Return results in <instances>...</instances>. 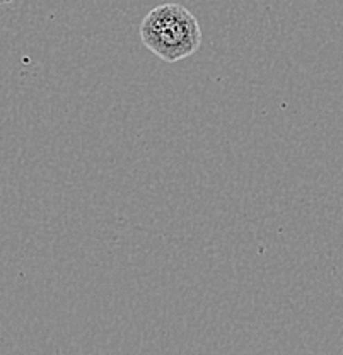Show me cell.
<instances>
[{"label":"cell","mask_w":343,"mask_h":355,"mask_svg":"<svg viewBox=\"0 0 343 355\" xmlns=\"http://www.w3.org/2000/svg\"><path fill=\"white\" fill-rule=\"evenodd\" d=\"M142 43L168 64L191 57L202 44L197 17L179 3H162L140 22Z\"/></svg>","instance_id":"obj_1"},{"label":"cell","mask_w":343,"mask_h":355,"mask_svg":"<svg viewBox=\"0 0 343 355\" xmlns=\"http://www.w3.org/2000/svg\"><path fill=\"white\" fill-rule=\"evenodd\" d=\"M14 0H0V6H7V3H12Z\"/></svg>","instance_id":"obj_2"}]
</instances>
